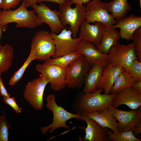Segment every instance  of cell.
<instances>
[{
    "mask_svg": "<svg viewBox=\"0 0 141 141\" xmlns=\"http://www.w3.org/2000/svg\"><path fill=\"white\" fill-rule=\"evenodd\" d=\"M73 4H75L83 5L90 2V0H70Z\"/></svg>",
    "mask_w": 141,
    "mask_h": 141,
    "instance_id": "obj_37",
    "label": "cell"
},
{
    "mask_svg": "<svg viewBox=\"0 0 141 141\" xmlns=\"http://www.w3.org/2000/svg\"><path fill=\"white\" fill-rule=\"evenodd\" d=\"M50 33L55 46V52L52 56L53 58L76 51L82 40L79 37L73 38L71 31L66 27L58 34L51 32Z\"/></svg>",
    "mask_w": 141,
    "mask_h": 141,
    "instance_id": "obj_12",
    "label": "cell"
},
{
    "mask_svg": "<svg viewBox=\"0 0 141 141\" xmlns=\"http://www.w3.org/2000/svg\"><path fill=\"white\" fill-rule=\"evenodd\" d=\"M22 0H2L0 8L3 10H9L11 8L15 9Z\"/></svg>",
    "mask_w": 141,
    "mask_h": 141,
    "instance_id": "obj_33",
    "label": "cell"
},
{
    "mask_svg": "<svg viewBox=\"0 0 141 141\" xmlns=\"http://www.w3.org/2000/svg\"><path fill=\"white\" fill-rule=\"evenodd\" d=\"M76 51L84 55L91 66L98 62L105 67L109 63L108 55L99 51L96 45L90 42L81 40Z\"/></svg>",
    "mask_w": 141,
    "mask_h": 141,
    "instance_id": "obj_16",
    "label": "cell"
},
{
    "mask_svg": "<svg viewBox=\"0 0 141 141\" xmlns=\"http://www.w3.org/2000/svg\"><path fill=\"white\" fill-rule=\"evenodd\" d=\"M1 74L0 73V95L3 97H10V94L8 92L4 86L3 80L1 78Z\"/></svg>",
    "mask_w": 141,
    "mask_h": 141,
    "instance_id": "obj_34",
    "label": "cell"
},
{
    "mask_svg": "<svg viewBox=\"0 0 141 141\" xmlns=\"http://www.w3.org/2000/svg\"><path fill=\"white\" fill-rule=\"evenodd\" d=\"M14 57V49L9 44H5L0 50V73L7 71L11 66Z\"/></svg>",
    "mask_w": 141,
    "mask_h": 141,
    "instance_id": "obj_25",
    "label": "cell"
},
{
    "mask_svg": "<svg viewBox=\"0 0 141 141\" xmlns=\"http://www.w3.org/2000/svg\"><path fill=\"white\" fill-rule=\"evenodd\" d=\"M48 81L41 76L28 82L23 93L25 99L35 109L40 110L44 107L43 95Z\"/></svg>",
    "mask_w": 141,
    "mask_h": 141,
    "instance_id": "obj_10",
    "label": "cell"
},
{
    "mask_svg": "<svg viewBox=\"0 0 141 141\" xmlns=\"http://www.w3.org/2000/svg\"><path fill=\"white\" fill-rule=\"evenodd\" d=\"M2 0H0V5H1V2H2ZM2 11L1 10V9H0V13H1Z\"/></svg>",
    "mask_w": 141,
    "mask_h": 141,
    "instance_id": "obj_40",
    "label": "cell"
},
{
    "mask_svg": "<svg viewBox=\"0 0 141 141\" xmlns=\"http://www.w3.org/2000/svg\"><path fill=\"white\" fill-rule=\"evenodd\" d=\"M72 4L70 0H67L65 3L59 6V8L61 12L60 20L62 24L64 27L67 25H70L72 37L75 38L83 21L85 19L86 6L76 4L75 8H72Z\"/></svg>",
    "mask_w": 141,
    "mask_h": 141,
    "instance_id": "obj_3",
    "label": "cell"
},
{
    "mask_svg": "<svg viewBox=\"0 0 141 141\" xmlns=\"http://www.w3.org/2000/svg\"><path fill=\"white\" fill-rule=\"evenodd\" d=\"M91 66L82 54L72 62L66 69L68 87L81 88L84 84V77Z\"/></svg>",
    "mask_w": 141,
    "mask_h": 141,
    "instance_id": "obj_8",
    "label": "cell"
},
{
    "mask_svg": "<svg viewBox=\"0 0 141 141\" xmlns=\"http://www.w3.org/2000/svg\"><path fill=\"white\" fill-rule=\"evenodd\" d=\"M106 7L109 12L117 22L125 18L132 8V5L127 2V0H113L107 3Z\"/></svg>",
    "mask_w": 141,
    "mask_h": 141,
    "instance_id": "obj_23",
    "label": "cell"
},
{
    "mask_svg": "<svg viewBox=\"0 0 141 141\" xmlns=\"http://www.w3.org/2000/svg\"><path fill=\"white\" fill-rule=\"evenodd\" d=\"M31 48L34 50L35 60L39 61L49 59L56 51L54 40L50 33L44 30L36 32L32 38Z\"/></svg>",
    "mask_w": 141,
    "mask_h": 141,
    "instance_id": "obj_7",
    "label": "cell"
},
{
    "mask_svg": "<svg viewBox=\"0 0 141 141\" xmlns=\"http://www.w3.org/2000/svg\"><path fill=\"white\" fill-rule=\"evenodd\" d=\"M37 15L34 9L28 10L23 0L20 6L14 10H3L0 13V24L6 25L9 23L15 22L17 28H34L38 26L36 22Z\"/></svg>",
    "mask_w": 141,
    "mask_h": 141,
    "instance_id": "obj_2",
    "label": "cell"
},
{
    "mask_svg": "<svg viewBox=\"0 0 141 141\" xmlns=\"http://www.w3.org/2000/svg\"><path fill=\"white\" fill-rule=\"evenodd\" d=\"M103 90L97 88L95 91L88 94L83 92L78 94L72 102V109L80 115L95 111L101 112L104 109L112 106L113 100L116 93L102 94Z\"/></svg>",
    "mask_w": 141,
    "mask_h": 141,
    "instance_id": "obj_1",
    "label": "cell"
},
{
    "mask_svg": "<svg viewBox=\"0 0 141 141\" xmlns=\"http://www.w3.org/2000/svg\"><path fill=\"white\" fill-rule=\"evenodd\" d=\"M36 70L41 74L49 81L51 88L57 91L65 87L66 69L54 64L38 63L35 67Z\"/></svg>",
    "mask_w": 141,
    "mask_h": 141,
    "instance_id": "obj_11",
    "label": "cell"
},
{
    "mask_svg": "<svg viewBox=\"0 0 141 141\" xmlns=\"http://www.w3.org/2000/svg\"><path fill=\"white\" fill-rule=\"evenodd\" d=\"M93 23L94 24H91L87 22L85 19L84 20L80 27L79 37L97 46L101 43L103 35L106 28L100 22H95Z\"/></svg>",
    "mask_w": 141,
    "mask_h": 141,
    "instance_id": "obj_15",
    "label": "cell"
},
{
    "mask_svg": "<svg viewBox=\"0 0 141 141\" xmlns=\"http://www.w3.org/2000/svg\"><path fill=\"white\" fill-rule=\"evenodd\" d=\"M107 55L109 63L114 66H121L128 72L137 59L133 43L125 45L118 42L111 48Z\"/></svg>",
    "mask_w": 141,
    "mask_h": 141,
    "instance_id": "obj_6",
    "label": "cell"
},
{
    "mask_svg": "<svg viewBox=\"0 0 141 141\" xmlns=\"http://www.w3.org/2000/svg\"><path fill=\"white\" fill-rule=\"evenodd\" d=\"M135 82L130 74L123 68L122 72L112 86L110 93L120 92L131 87Z\"/></svg>",
    "mask_w": 141,
    "mask_h": 141,
    "instance_id": "obj_24",
    "label": "cell"
},
{
    "mask_svg": "<svg viewBox=\"0 0 141 141\" xmlns=\"http://www.w3.org/2000/svg\"><path fill=\"white\" fill-rule=\"evenodd\" d=\"M140 5V8H141V0H139Z\"/></svg>",
    "mask_w": 141,
    "mask_h": 141,
    "instance_id": "obj_41",
    "label": "cell"
},
{
    "mask_svg": "<svg viewBox=\"0 0 141 141\" xmlns=\"http://www.w3.org/2000/svg\"><path fill=\"white\" fill-rule=\"evenodd\" d=\"M121 38L119 32L115 28H106L102 36L100 43L96 46L97 49L107 55L111 48L118 42Z\"/></svg>",
    "mask_w": 141,
    "mask_h": 141,
    "instance_id": "obj_22",
    "label": "cell"
},
{
    "mask_svg": "<svg viewBox=\"0 0 141 141\" xmlns=\"http://www.w3.org/2000/svg\"><path fill=\"white\" fill-rule=\"evenodd\" d=\"M55 97L53 94L48 95L46 98V108L51 111L53 114L52 122L48 126L41 127L42 134H46L48 132L52 133L57 128L63 127L69 129L70 127L66 124L68 120L75 118L80 120V115L78 113H73L64 109L62 107L58 106L55 102Z\"/></svg>",
    "mask_w": 141,
    "mask_h": 141,
    "instance_id": "obj_4",
    "label": "cell"
},
{
    "mask_svg": "<svg viewBox=\"0 0 141 141\" xmlns=\"http://www.w3.org/2000/svg\"><path fill=\"white\" fill-rule=\"evenodd\" d=\"M3 101L4 103L9 105L16 113H20L22 112V108L20 107L16 103L14 97H3Z\"/></svg>",
    "mask_w": 141,
    "mask_h": 141,
    "instance_id": "obj_32",
    "label": "cell"
},
{
    "mask_svg": "<svg viewBox=\"0 0 141 141\" xmlns=\"http://www.w3.org/2000/svg\"><path fill=\"white\" fill-rule=\"evenodd\" d=\"M128 72L135 81H141V62L135 60Z\"/></svg>",
    "mask_w": 141,
    "mask_h": 141,
    "instance_id": "obj_31",
    "label": "cell"
},
{
    "mask_svg": "<svg viewBox=\"0 0 141 141\" xmlns=\"http://www.w3.org/2000/svg\"><path fill=\"white\" fill-rule=\"evenodd\" d=\"M107 135L110 140L113 141H140L141 139L136 137L132 130L119 132L115 134L113 131L109 130Z\"/></svg>",
    "mask_w": 141,
    "mask_h": 141,
    "instance_id": "obj_28",
    "label": "cell"
},
{
    "mask_svg": "<svg viewBox=\"0 0 141 141\" xmlns=\"http://www.w3.org/2000/svg\"><path fill=\"white\" fill-rule=\"evenodd\" d=\"M32 7L36 11L37 17L36 21L38 25L45 23L50 27L51 32L58 34L65 27L60 20L61 12L55 9L52 10L44 4L34 5Z\"/></svg>",
    "mask_w": 141,
    "mask_h": 141,
    "instance_id": "obj_13",
    "label": "cell"
},
{
    "mask_svg": "<svg viewBox=\"0 0 141 141\" xmlns=\"http://www.w3.org/2000/svg\"><path fill=\"white\" fill-rule=\"evenodd\" d=\"M81 55L76 51L59 57L50 58L45 61L44 63L56 65L66 69L72 62Z\"/></svg>",
    "mask_w": 141,
    "mask_h": 141,
    "instance_id": "obj_26",
    "label": "cell"
},
{
    "mask_svg": "<svg viewBox=\"0 0 141 141\" xmlns=\"http://www.w3.org/2000/svg\"><path fill=\"white\" fill-rule=\"evenodd\" d=\"M104 66L99 63L93 64L84 79L83 92L88 94L97 89V86L102 78Z\"/></svg>",
    "mask_w": 141,
    "mask_h": 141,
    "instance_id": "obj_20",
    "label": "cell"
},
{
    "mask_svg": "<svg viewBox=\"0 0 141 141\" xmlns=\"http://www.w3.org/2000/svg\"><path fill=\"white\" fill-rule=\"evenodd\" d=\"M141 27V16L132 14L119 21L112 27L119 28L121 38L129 41L134 32Z\"/></svg>",
    "mask_w": 141,
    "mask_h": 141,
    "instance_id": "obj_18",
    "label": "cell"
},
{
    "mask_svg": "<svg viewBox=\"0 0 141 141\" xmlns=\"http://www.w3.org/2000/svg\"></svg>",
    "mask_w": 141,
    "mask_h": 141,
    "instance_id": "obj_42",
    "label": "cell"
},
{
    "mask_svg": "<svg viewBox=\"0 0 141 141\" xmlns=\"http://www.w3.org/2000/svg\"><path fill=\"white\" fill-rule=\"evenodd\" d=\"M67 0H37V3H40L42 2H49L52 3H56L60 5H61L65 3Z\"/></svg>",
    "mask_w": 141,
    "mask_h": 141,
    "instance_id": "obj_36",
    "label": "cell"
},
{
    "mask_svg": "<svg viewBox=\"0 0 141 141\" xmlns=\"http://www.w3.org/2000/svg\"><path fill=\"white\" fill-rule=\"evenodd\" d=\"M108 108L118 121L119 132L132 130L135 136L141 133V109L126 111L119 110L112 106Z\"/></svg>",
    "mask_w": 141,
    "mask_h": 141,
    "instance_id": "obj_5",
    "label": "cell"
},
{
    "mask_svg": "<svg viewBox=\"0 0 141 141\" xmlns=\"http://www.w3.org/2000/svg\"><path fill=\"white\" fill-rule=\"evenodd\" d=\"M35 58L34 50L31 48L30 54L25 62L21 67L15 72L9 80L8 82L9 85H14L21 79L26 69L31 62L35 60Z\"/></svg>",
    "mask_w": 141,
    "mask_h": 141,
    "instance_id": "obj_27",
    "label": "cell"
},
{
    "mask_svg": "<svg viewBox=\"0 0 141 141\" xmlns=\"http://www.w3.org/2000/svg\"><path fill=\"white\" fill-rule=\"evenodd\" d=\"M130 87L134 91L141 94V81L135 82Z\"/></svg>",
    "mask_w": 141,
    "mask_h": 141,
    "instance_id": "obj_35",
    "label": "cell"
},
{
    "mask_svg": "<svg viewBox=\"0 0 141 141\" xmlns=\"http://www.w3.org/2000/svg\"><path fill=\"white\" fill-rule=\"evenodd\" d=\"M123 68L120 66H114L109 63L104 68L101 79L97 88H101L104 91L103 94H110L111 89L122 72Z\"/></svg>",
    "mask_w": 141,
    "mask_h": 141,
    "instance_id": "obj_19",
    "label": "cell"
},
{
    "mask_svg": "<svg viewBox=\"0 0 141 141\" xmlns=\"http://www.w3.org/2000/svg\"><path fill=\"white\" fill-rule=\"evenodd\" d=\"M122 104L127 105L132 110L141 109V94L130 87L116 93L113 100L112 106L117 108Z\"/></svg>",
    "mask_w": 141,
    "mask_h": 141,
    "instance_id": "obj_17",
    "label": "cell"
},
{
    "mask_svg": "<svg viewBox=\"0 0 141 141\" xmlns=\"http://www.w3.org/2000/svg\"><path fill=\"white\" fill-rule=\"evenodd\" d=\"M85 115L95 120L103 127L111 130L115 134L120 132L117 120L108 108L104 109L100 112L95 111Z\"/></svg>",
    "mask_w": 141,
    "mask_h": 141,
    "instance_id": "obj_21",
    "label": "cell"
},
{
    "mask_svg": "<svg viewBox=\"0 0 141 141\" xmlns=\"http://www.w3.org/2000/svg\"><path fill=\"white\" fill-rule=\"evenodd\" d=\"M7 29V27L6 25H3L0 24V49L2 47V46L1 44L0 40L3 32L5 31Z\"/></svg>",
    "mask_w": 141,
    "mask_h": 141,
    "instance_id": "obj_39",
    "label": "cell"
},
{
    "mask_svg": "<svg viewBox=\"0 0 141 141\" xmlns=\"http://www.w3.org/2000/svg\"><path fill=\"white\" fill-rule=\"evenodd\" d=\"M80 120L86 122V127H82L85 130V135L83 140L89 141H110L107 134L110 129L103 127L95 120L85 115H80Z\"/></svg>",
    "mask_w": 141,
    "mask_h": 141,
    "instance_id": "obj_14",
    "label": "cell"
},
{
    "mask_svg": "<svg viewBox=\"0 0 141 141\" xmlns=\"http://www.w3.org/2000/svg\"></svg>",
    "mask_w": 141,
    "mask_h": 141,
    "instance_id": "obj_43",
    "label": "cell"
},
{
    "mask_svg": "<svg viewBox=\"0 0 141 141\" xmlns=\"http://www.w3.org/2000/svg\"><path fill=\"white\" fill-rule=\"evenodd\" d=\"M131 40L133 42L137 59L141 62V27L134 32Z\"/></svg>",
    "mask_w": 141,
    "mask_h": 141,
    "instance_id": "obj_29",
    "label": "cell"
},
{
    "mask_svg": "<svg viewBox=\"0 0 141 141\" xmlns=\"http://www.w3.org/2000/svg\"><path fill=\"white\" fill-rule=\"evenodd\" d=\"M106 3L102 2L101 0H93L87 3L86 21L89 23L100 22L107 29L111 28L116 24L118 22L107 10Z\"/></svg>",
    "mask_w": 141,
    "mask_h": 141,
    "instance_id": "obj_9",
    "label": "cell"
},
{
    "mask_svg": "<svg viewBox=\"0 0 141 141\" xmlns=\"http://www.w3.org/2000/svg\"><path fill=\"white\" fill-rule=\"evenodd\" d=\"M10 125L4 115H0V141H8Z\"/></svg>",
    "mask_w": 141,
    "mask_h": 141,
    "instance_id": "obj_30",
    "label": "cell"
},
{
    "mask_svg": "<svg viewBox=\"0 0 141 141\" xmlns=\"http://www.w3.org/2000/svg\"><path fill=\"white\" fill-rule=\"evenodd\" d=\"M37 0H25V4L26 7L27 8L37 4Z\"/></svg>",
    "mask_w": 141,
    "mask_h": 141,
    "instance_id": "obj_38",
    "label": "cell"
}]
</instances>
